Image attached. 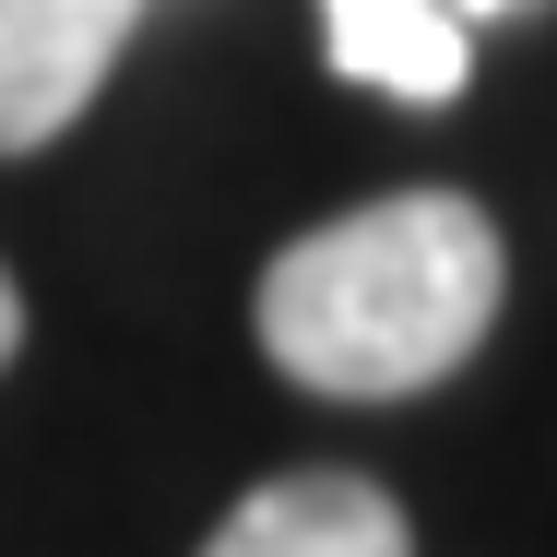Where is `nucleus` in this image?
Wrapping results in <instances>:
<instances>
[{
    "instance_id": "nucleus-3",
    "label": "nucleus",
    "mask_w": 557,
    "mask_h": 557,
    "mask_svg": "<svg viewBox=\"0 0 557 557\" xmlns=\"http://www.w3.org/2000/svg\"><path fill=\"white\" fill-rule=\"evenodd\" d=\"M202 557H416V534H404L392 486H368V474H344V462H309V474L249 486L214 522Z\"/></svg>"
},
{
    "instance_id": "nucleus-2",
    "label": "nucleus",
    "mask_w": 557,
    "mask_h": 557,
    "mask_svg": "<svg viewBox=\"0 0 557 557\" xmlns=\"http://www.w3.org/2000/svg\"><path fill=\"white\" fill-rule=\"evenodd\" d=\"M143 0H0V154L60 143L131 48Z\"/></svg>"
},
{
    "instance_id": "nucleus-1",
    "label": "nucleus",
    "mask_w": 557,
    "mask_h": 557,
    "mask_svg": "<svg viewBox=\"0 0 557 557\" xmlns=\"http://www.w3.org/2000/svg\"><path fill=\"white\" fill-rule=\"evenodd\" d=\"M498 285H510V249L462 190H392V202H356V214L285 237L261 261L249 321L297 392L404 404V392H440L486 344Z\"/></svg>"
},
{
    "instance_id": "nucleus-4",
    "label": "nucleus",
    "mask_w": 557,
    "mask_h": 557,
    "mask_svg": "<svg viewBox=\"0 0 557 557\" xmlns=\"http://www.w3.org/2000/svg\"><path fill=\"white\" fill-rule=\"evenodd\" d=\"M522 0H321V36H333V72L404 96V108H440L474 72V24H498Z\"/></svg>"
},
{
    "instance_id": "nucleus-5",
    "label": "nucleus",
    "mask_w": 557,
    "mask_h": 557,
    "mask_svg": "<svg viewBox=\"0 0 557 557\" xmlns=\"http://www.w3.org/2000/svg\"><path fill=\"white\" fill-rule=\"evenodd\" d=\"M12 344H24V297H12V273H0V368H12Z\"/></svg>"
}]
</instances>
